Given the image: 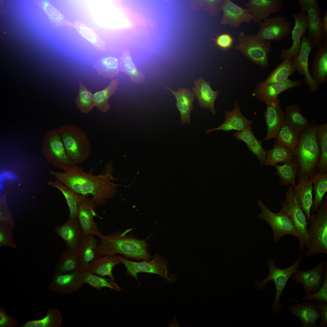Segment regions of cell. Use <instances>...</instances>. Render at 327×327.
I'll list each match as a JSON object with an SVG mask.
<instances>
[{
    "label": "cell",
    "instance_id": "44dd1931",
    "mask_svg": "<svg viewBox=\"0 0 327 327\" xmlns=\"http://www.w3.org/2000/svg\"><path fill=\"white\" fill-rule=\"evenodd\" d=\"M221 9L223 11L220 21L222 25H229L237 28L243 22L249 23L252 21V16L247 8L240 7L230 0L223 1Z\"/></svg>",
    "mask_w": 327,
    "mask_h": 327
},
{
    "label": "cell",
    "instance_id": "ab89813d",
    "mask_svg": "<svg viewBox=\"0 0 327 327\" xmlns=\"http://www.w3.org/2000/svg\"><path fill=\"white\" fill-rule=\"evenodd\" d=\"M62 321V315L57 309H48L44 318L37 320L27 321L20 325L19 327H60Z\"/></svg>",
    "mask_w": 327,
    "mask_h": 327
},
{
    "label": "cell",
    "instance_id": "11a10c76",
    "mask_svg": "<svg viewBox=\"0 0 327 327\" xmlns=\"http://www.w3.org/2000/svg\"><path fill=\"white\" fill-rule=\"evenodd\" d=\"M19 322L17 319L8 315L4 307H0V327H16Z\"/></svg>",
    "mask_w": 327,
    "mask_h": 327
},
{
    "label": "cell",
    "instance_id": "c3c4849f",
    "mask_svg": "<svg viewBox=\"0 0 327 327\" xmlns=\"http://www.w3.org/2000/svg\"><path fill=\"white\" fill-rule=\"evenodd\" d=\"M79 92L75 102L80 111L87 114L95 107L93 94L81 82H79Z\"/></svg>",
    "mask_w": 327,
    "mask_h": 327
},
{
    "label": "cell",
    "instance_id": "2e32d148",
    "mask_svg": "<svg viewBox=\"0 0 327 327\" xmlns=\"http://www.w3.org/2000/svg\"><path fill=\"white\" fill-rule=\"evenodd\" d=\"M295 25L291 32L293 41L291 46L288 49H282L280 56L284 60L288 58L297 57L301 48V40L302 35L306 34L308 29V19L307 14L301 12L293 13L292 15Z\"/></svg>",
    "mask_w": 327,
    "mask_h": 327
},
{
    "label": "cell",
    "instance_id": "91938a15",
    "mask_svg": "<svg viewBox=\"0 0 327 327\" xmlns=\"http://www.w3.org/2000/svg\"><path fill=\"white\" fill-rule=\"evenodd\" d=\"M322 42L327 43V9L322 13Z\"/></svg>",
    "mask_w": 327,
    "mask_h": 327
},
{
    "label": "cell",
    "instance_id": "f907efd6",
    "mask_svg": "<svg viewBox=\"0 0 327 327\" xmlns=\"http://www.w3.org/2000/svg\"><path fill=\"white\" fill-rule=\"evenodd\" d=\"M222 1L220 0H195L193 2V5L195 8L206 7L209 15L214 16L218 15L222 10Z\"/></svg>",
    "mask_w": 327,
    "mask_h": 327
},
{
    "label": "cell",
    "instance_id": "484cf974",
    "mask_svg": "<svg viewBox=\"0 0 327 327\" xmlns=\"http://www.w3.org/2000/svg\"><path fill=\"white\" fill-rule=\"evenodd\" d=\"M194 84L195 87L192 88L199 106L203 108L208 109L212 114H215L214 103L220 91L213 90L209 82L205 81L202 77L194 80Z\"/></svg>",
    "mask_w": 327,
    "mask_h": 327
},
{
    "label": "cell",
    "instance_id": "4dcf8cb0",
    "mask_svg": "<svg viewBox=\"0 0 327 327\" xmlns=\"http://www.w3.org/2000/svg\"><path fill=\"white\" fill-rule=\"evenodd\" d=\"M233 135L236 139L242 140L246 144L249 150L258 158L260 165H264L266 151L262 145L263 140H259L257 139L252 130L251 126L243 131L234 132Z\"/></svg>",
    "mask_w": 327,
    "mask_h": 327
},
{
    "label": "cell",
    "instance_id": "5bb4252c",
    "mask_svg": "<svg viewBox=\"0 0 327 327\" xmlns=\"http://www.w3.org/2000/svg\"><path fill=\"white\" fill-rule=\"evenodd\" d=\"M83 270L62 274L54 275L48 285V289L57 293L68 295L75 293L81 289Z\"/></svg>",
    "mask_w": 327,
    "mask_h": 327
},
{
    "label": "cell",
    "instance_id": "74e56055",
    "mask_svg": "<svg viewBox=\"0 0 327 327\" xmlns=\"http://www.w3.org/2000/svg\"><path fill=\"white\" fill-rule=\"evenodd\" d=\"M273 148L266 151L264 165L266 166H275L278 163H286L293 160L294 154L281 144L277 140L275 141Z\"/></svg>",
    "mask_w": 327,
    "mask_h": 327
},
{
    "label": "cell",
    "instance_id": "d6a6232c",
    "mask_svg": "<svg viewBox=\"0 0 327 327\" xmlns=\"http://www.w3.org/2000/svg\"><path fill=\"white\" fill-rule=\"evenodd\" d=\"M47 183L49 186L55 187L60 190L65 197L69 210V219L78 217L80 205L88 197L75 193L56 179L48 181Z\"/></svg>",
    "mask_w": 327,
    "mask_h": 327
},
{
    "label": "cell",
    "instance_id": "6f0895ef",
    "mask_svg": "<svg viewBox=\"0 0 327 327\" xmlns=\"http://www.w3.org/2000/svg\"><path fill=\"white\" fill-rule=\"evenodd\" d=\"M317 307L319 309L321 320L319 322V327H326L327 325V303L324 301H316Z\"/></svg>",
    "mask_w": 327,
    "mask_h": 327
},
{
    "label": "cell",
    "instance_id": "60d3db41",
    "mask_svg": "<svg viewBox=\"0 0 327 327\" xmlns=\"http://www.w3.org/2000/svg\"><path fill=\"white\" fill-rule=\"evenodd\" d=\"M83 283L89 284L95 289L99 291L104 287H107L118 292L122 290L115 282V279L93 274L83 270Z\"/></svg>",
    "mask_w": 327,
    "mask_h": 327
},
{
    "label": "cell",
    "instance_id": "db71d44e",
    "mask_svg": "<svg viewBox=\"0 0 327 327\" xmlns=\"http://www.w3.org/2000/svg\"><path fill=\"white\" fill-rule=\"evenodd\" d=\"M0 221L5 223L14 228L15 224L7 203V194L4 193L0 200Z\"/></svg>",
    "mask_w": 327,
    "mask_h": 327
},
{
    "label": "cell",
    "instance_id": "1f68e13d",
    "mask_svg": "<svg viewBox=\"0 0 327 327\" xmlns=\"http://www.w3.org/2000/svg\"><path fill=\"white\" fill-rule=\"evenodd\" d=\"M301 107L296 104L285 107L284 123L299 137L311 122L301 112Z\"/></svg>",
    "mask_w": 327,
    "mask_h": 327
},
{
    "label": "cell",
    "instance_id": "d4e9b609",
    "mask_svg": "<svg viewBox=\"0 0 327 327\" xmlns=\"http://www.w3.org/2000/svg\"><path fill=\"white\" fill-rule=\"evenodd\" d=\"M313 61L309 69L313 80L318 85L327 82V43L322 42L313 54Z\"/></svg>",
    "mask_w": 327,
    "mask_h": 327
},
{
    "label": "cell",
    "instance_id": "ee69618b",
    "mask_svg": "<svg viewBox=\"0 0 327 327\" xmlns=\"http://www.w3.org/2000/svg\"><path fill=\"white\" fill-rule=\"evenodd\" d=\"M275 167L276 170L275 174L279 178L280 185L288 187L292 186L293 187L296 186L295 180L297 176L298 167L293 160L281 165L276 164Z\"/></svg>",
    "mask_w": 327,
    "mask_h": 327
},
{
    "label": "cell",
    "instance_id": "f5cc1de1",
    "mask_svg": "<svg viewBox=\"0 0 327 327\" xmlns=\"http://www.w3.org/2000/svg\"><path fill=\"white\" fill-rule=\"evenodd\" d=\"M48 11L52 24L55 27H61L65 25L74 27V23L68 20L61 14L52 6L49 5Z\"/></svg>",
    "mask_w": 327,
    "mask_h": 327
},
{
    "label": "cell",
    "instance_id": "f6af8a7d",
    "mask_svg": "<svg viewBox=\"0 0 327 327\" xmlns=\"http://www.w3.org/2000/svg\"><path fill=\"white\" fill-rule=\"evenodd\" d=\"M119 84L118 80L112 78L109 84L103 90L93 94L95 107L101 112L106 113L110 109L111 105L108 100L116 91Z\"/></svg>",
    "mask_w": 327,
    "mask_h": 327
},
{
    "label": "cell",
    "instance_id": "3957f363",
    "mask_svg": "<svg viewBox=\"0 0 327 327\" xmlns=\"http://www.w3.org/2000/svg\"><path fill=\"white\" fill-rule=\"evenodd\" d=\"M318 124L313 121L299 137L293 160L298 167L296 181L317 171L320 153L317 137Z\"/></svg>",
    "mask_w": 327,
    "mask_h": 327
},
{
    "label": "cell",
    "instance_id": "f35d334b",
    "mask_svg": "<svg viewBox=\"0 0 327 327\" xmlns=\"http://www.w3.org/2000/svg\"><path fill=\"white\" fill-rule=\"evenodd\" d=\"M120 58V72L127 74L134 83L139 84L144 82L146 76L136 66L128 49L123 51Z\"/></svg>",
    "mask_w": 327,
    "mask_h": 327
},
{
    "label": "cell",
    "instance_id": "52a82bcc",
    "mask_svg": "<svg viewBox=\"0 0 327 327\" xmlns=\"http://www.w3.org/2000/svg\"><path fill=\"white\" fill-rule=\"evenodd\" d=\"M235 47L254 64L263 68L269 66L268 55L271 51V41L263 40L256 34L246 35L241 32Z\"/></svg>",
    "mask_w": 327,
    "mask_h": 327
},
{
    "label": "cell",
    "instance_id": "277c9868",
    "mask_svg": "<svg viewBox=\"0 0 327 327\" xmlns=\"http://www.w3.org/2000/svg\"><path fill=\"white\" fill-rule=\"evenodd\" d=\"M67 155L75 164L82 163L89 157L91 147L88 137L81 128L67 124L58 128Z\"/></svg>",
    "mask_w": 327,
    "mask_h": 327
},
{
    "label": "cell",
    "instance_id": "e575fe53",
    "mask_svg": "<svg viewBox=\"0 0 327 327\" xmlns=\"http://www.w3.org/2000/svg\"><path fill=\"white\" fill-rule=\"evenodd\" d=\"M313 185L314 197L310 208V212L315 213L319 209L323 197L327 190V174L317 171L309 177Z\"/></svg>",
    "mask_w": 327,
    "mask_h": 327
},
{
    "label": "cell",
    "instance_id": "6da1fadb",
    "mask_svg": "<svg viewBox=\"0 0 327 327\" xmlns=\"http://www.w3.org/2000/svg\"><path fill=\"white\" fill-rule=\"evenodd\" d=\"M64 172L49 171L50 174L75 193L84 196L91 195L97 206H103L112 199L117 192L118 185L112 182L117 180L112 175L111 161L107 164L102 173L94 175L85 172L82 167L75 164L64 170Z\"/></svg>",
    "mask_w": 327,
    "mask_h": 327
},
{
    "label": "cell",
    "instance_id": "8fae6325",
    "mask_svg": "<svg viewBox=\"0 0 327 327\" xmlns=\"http://www.w3.org/2000/svg\"><path fill=\"white\" fill-rule=\"evenodd\" d=\"M258 203L261 212L256 216L264 220L271 228L274 243L286 235L292 236L299 239V235L294 225L285 213L279 210L278 213L272 211L260 200H258Z\"/></svg>",
    "mask_w": 327,
    "mask_h": 327
},
{
    "label": "cell",
    "instance_id": "681fc988",
    "mask_svg": "<svg viewBox=\"0 0 327 327\" xmlns=\"http://www.w3.org/2000/svg\"><path fill=\"white\" fill-rule=\"evenodd\" d=\"M8 224L0 221V246H7L17 249L13 239L12 228Z\"/></svg>",
    "mask_w": 327,
    "mask_h": 327
},
{
    "label": "cell",
    "instance_id": "30bf717a",
    "mask_svg": "<svg viewBox=\"0 0 327 327\" xmlns=\"http://www.w3.org/2000/svg\"><path fill=\"white\" fill-rule=\"evenodd\" d=\"M121 260V263L126 268L127 274L134 277L138 282L137 274L139 272L158 274L171 284L174 283L176 281V276L170 274L167 269V261L159 254L154 255L151 260L146 259L136 262L127 260L122 256Z\"/></svg>",
    "mask_w": 327,
    "mask_h": 327
},
{
    "label": "cell",
    "instance_id": "680465c9",
    "mask_svg": "<svg viewBox=\"0 0 327 327\" xmlns=\"http://www.w3.org/2000/svg\"><path fill=\"white\" fill-rule=\"evenodd\" d=\"M298 2L301 8L300 12L304 14H307L311 7L319 5L317 0H298Z\"/></svg>",
    "mask_w": 327,
    "mask_h": 327
},
{
    "label": "cell",
    "instance_id": "8d00e7d4",
    "mask_svg": "<svg viewBox=\"0 0 327 327\" xmlns=\"http://www.w3.org/2000/svg\"><path fill=\"white\" fill-rule=\"evenodd\" d=\"M98 242L94 236L84 239L76 251L81 269H84L90 262L96 258L95 250Z\"/></svg>",
    "mask_w": 327,
    "mask_h": 327
},
{
    "label": "cell",
    "instance_id": "bcb514c9",
    "mask_svg": "<svg viewBox=\"0 0 327 327\" xmlns=\"http://www.w3.org/2000/svg\"><path fill=\"white\" fill-rule=\"evenodd\" d=\"M73 27L80 35L96 49L103 51L106 50V44L104 41L94 30L82 21L76 20L74 23Z\"/></svg>",
    "mask_w": 327,
    "mask_h": 327
},
{
    "label": "cell",
    "instance_id": "7a4b0ae2",
    "mask_svg": "<svg viewBox=\"0 0 327 327\" xmlns=\"http://www.w3.org/2000/svg\"><path fill=\"white\" fill-rule=\"evenodd\" d=\"M132 229L98 236L99 241L95 250L96 258L107 255L120 254L137 260L152 259L148 251L149 246L146 240L139 239L131 234H127Z\"/></svg>",
    "mask_w": 327,
    "mask_h": 327
},
{
    "label": "cell",
    "instance_id": "9f6ffc18",
    "mask_svg": "<svg viewBox=\"0 0 327 327\" xmlns=\"http://www.w3.org/2000/svg\"><path fill=\"white\" fill-rule=\"evenodd\" d=\"M215 44L224 50L230 48L233 43V38L228 33H223L218 35L214 40Z\"/></svg>",
    "mask_w": 327,
    "mask_h": 327
},
{
    "label": "cell",
    "instance_id": "836d02e7",
    "mask_svg": "<svg viewBox=\"0 0 327 327\" xmlns=\"http://www.w3.org/2000/svg\"><path fill=\"white\" fill-rule=\"evenodd\" d=\"M80 269L77 251L66 247L57 263L53 275L70 273Z\"/></svg>",
    "mask_w": 327,
    "mask_h": 327
},
{
    "label": "cell",
    "instance_id": "816d5d0a",
    "mask_svg": "<svg viewBox=\"0 0 327 327\" xmlns=\"http://www.w3.org/2000/svg\"><path fill=\"white\" fill-rule=\"evenodd\" d=\"M303 301L316 299L327 302V263L325 262V276L320 289L316 292L305 295L302 297Z\"/></svg>",
    "mask_w": 327,
    "mask_h": 327
},
{
    "label": "cell",
    "instance_id": "cb8c5ba5",
    "mask_svg": "<svg viewBox=\"0 0 327 327\" xmlns=\"http://www.w3.org/2000/svg\"><path fill=\"white\" fill-rule=\"evenodd\" d=\"M225 120L223 123L217 127L206 130L208 134L215 130H224L227 132L232 130L240 132L246 129L253 123L252 120L246 118L241 112L238 102L235 101L233 109L224 112Z\"/></svg>",
    "mask_w": 327,
    "mask_h": 327
},
{
    "label": "cell",
    "instance_id": "f546056e",
    "mask_svg": "<svg viewBox=\"0 0 327 327\" xmlns=\"http://www.w3.org/2000/svg\"><path fill=\"white\" fill-rule=\"evenodd\" d=\"M121 256L107 255L97 258L90 262L84 270L93 274L115 278L112 270L115 266L121 263Z\"/></svg>",
    "mask_w": 327,
    "mask_h": 327
},
{
    "label": "cell",
    "instance_id": "9c48e42d",
    "mask_svg": "<svg viewBox=\"0 0 327 327\" xmlns=\"http://www.w3.org/2000/svg\"><path fill=\"white\" fill-rule=\"evenodd\" d=\"M42 151L48 162L58 169L64 170L75 164L68 156L58 128L52 129L46 134Z\"/></svg>",
    "mask_w": 327,
    "mask_h": 327
},
{
    "label": "cell",
    "instance_id": "5b68a950",
    "mask_svg": "<svg viewBox=\"0 0 327 327\" xmlns=\"http://www.w3.org/2000/svg\"><path fill=\"white\" fill-rule=\"evenodd\" d=\"M308 232L310 245L305 252L306 257L312 258L318 253L327 254V200L323 199L319 209L311 214Z\"/></svg>",
    "mask_w": 327,
    "mask_h": 327
},
{
    "label": "cell",
    "instance_id": "83f0119b",
    "mask_svg": "<svg viewBox=\"0 0 327 327\" xmlns=\"http://www.w3.org/2000/svg\"><path fill=\"white\" fill-rule=\"evenodd\" d=\"M308 31L306 35L307 40L314 47L322 43V15L319 5L311 7L308 11Z\"/></svg>",
    "mask_w": 327,
    "mask_h": 327
},
{
    "label": "cell",
    "instance_id": "4316f807",
    "mask_svg": "<svg viewBox=\"0 0 327 327\" xmlns=\"http://www.w3.org/2000/svg\"><path fill=\"white\" fill-rule=\"evenodd\" d=\"M309 177L306 176L302 177L293 188L297 201L305 213L308 225L309 224L310 210L313 200L312 183Z\"/></svg>",
    "mask_w": 327,
    "mask_h": 327
},
{
    "label": "cell",
    "instance_id": "7c38bea8",
    "mask_svg": "<svg viewBox=\"0 0 327 327\" xmlns=\"http://www.w3.org/2000/svg\"><path fill=\"white\" fill-rule=\"evenodd\" d=\"M259 23V29L256 35L262 39L271 41L284 39L292 30V23L286 16L280 15L267 18Z\"/></svg>",
    "mask_w": 327,
    "mask_h": 327
},
{
    "label": "cell",
    "instance_id": "7402d4cb",
    "mask_svg": "<svg viewBox=\"0 0 327 327\" xmlns=\"http://www.w3.org/2000/svg\"><path fill=\"white\" fill-rule=\"evenodd\" d=\"M55 233L65 242L66 247L77 251L84 238L78 217L69 219L54 228Z\"/></svg>",
    "mask_w": 327,
    "mask_h": 327
},
{
    "label": "cell",
    "instance_id": "d590c367",
    "mask_svg": "<svg viewBox=\"0 0 327 327\" xmlns=\"http://www.w3.org/2000/svg\"><path fill=\"white\" fill-rule=\"evenodd\" d=\"M93 67L99 75L113 78L120 72V58L109 56L100 58L94 63Z\"/></svg>",
    "mask_w": 327,
    "mask_h": 327
},
{
    "label": "cell",
    "instance_id": "ffe728a7",
    "mask_svg": "<svg viewBox=\"0 0 327 327\" xmlns=\"http://www.w3.org/2000/svg\"><path fill=\"white\" fill-rule=\"evenodd\" d=\"M264 117L267 127L266 136L263 140L269 141L276 138L284 122L285 112L280 106V100L278 98L272 100L266 104Z\"/></svg>",
    "mask_w": 327,
    "mask_h": 327
},
{
    "label": "cell",
    "instance_id": "7bdbcfd3",
    "mask_svg": "<svg viewBox=\"0 0 327 327\" xmlns=\"http://www.w3.org/2000/svg\"><path fill=\"white\" fill-rule=\"evenodd\" d=\"M316 137L320 153L317 171L327 174V123L318 124Z\"/></svg>",
    "mask_w": 327,
    "mask_h": 327
},
{
    "label": "cell",
    "instance_id": "b9f144b4",
    "mask_svg": "<svg viewBox=\"0 0 327 327\" xmlns=\"http://www.w3.org/2000/svg\"><path fill=\"white\" fill-rule=\"evenodd\" d=\"M296 71L293 57L283 60L270 73L266 79L263 81L267 84L284 81Z\"/></svg>",
    "mask_w": 327,
    "mask_h": 327
},
{
    "label": "cell",
    "instance_id": "e0dca14e",
    "mask_svg": "<svg viewBox=\"0 0 327 327\" xmlns=\"http://www.w3.org/2000/svg\"><path fill=\"white\" fill-rule=\"evenodd\" d=\"M96 206L91 198L88 197L80 205L78 218L84 238L98 236L102 234L94 220L97 216Z\"/></svg>",
    "mask_w": 327,
    "mask_h": 327
},
{
    "label": "cell",
    "instance_id": "4fadbf2b",
    "mask_svg": "<svg viewBox=\"0 0 327 327\" xmlns=\"http://www.w3.org/2000/svg\"><path fill=\"white\" fill-rule=\"evenodd\" d=\"M325 262H320L315 267L306 271L298 268L291 276L294 282L303 285L305 295L316 292L320 289L325 277Z\"/></svg>",
    "mask_w": 327,
    "mask_h": 327
},
{
    "label": "cell",
    "instance_id": "ba28073f",
    "mask_svg": "<svg viewBox=\"0 0 327 327\" xmlns=\"http://www.w3.org/2000/svg\"><path fill=\"white\" fill-rule=\"evenodd\" d=\"M292 186L289 187L285 192L286 199L280 203L279 210L285 213L294 225L299 236V251H302L310 245L308 232V223L305 214L301 209L296 199Z\"/></svg>",
    "mask_w": 327,
    "mask_h": 327
},
{
    "label": "cell",
    "instance_id": "d6986e66",
    "mask_svg": "<svg viewBox=\"0 0 327 327\" xmlns=\"http://www.w3.org/2000/svg\"><path fill=\"white\" fill-rule=\"evenodd\" d=\"M312 45L307 40L306 34L301 38V48L297 57H293V63L297 72L304 75V82L309 91L315 92L319 89V86L313 80L309 72V58L310 52L313 49Z\"/></svg>",
    "mask_w": 327,
    "mask_h": 327
},
{
    "label": "cell",
    "instance_id": "ac0fdd59",
    "mask_svg": "<svg viewBox=\"0 0 327 327\" xmlns=\"http://www.w3.org/2000/svg\"><path fill=\"white\" fill-rule=\"evenodd\" d=\"M305 301L296 302L289 305L288 309L290 312L300 320V327H319L317 325L320 317L316 304V301L309 300Z\"/></svg>",
    "mask_w": 327,
    "mask_h": 327
},
{
    "label": "cell",
    "instance_id": "f1b7e54d",
    "mask_svg": "<svg viewBox=\"0 0 327 327\" xmlns=\"http://www.w3.org/2000/svg\"><path fill=\"white\" fill-rule=\"evenodd\" d=\"M166 88L176 98V106L180 115V123L190 124V114L193 107V101L195 96L193 92L187 88H181L178 89L177 91L172 90L167 86Z\"/></svg>",
    "mask_w": 327,
    "mask_h": 327
},
{
    "label": "cell",
    "instance_id": "9a60e30c",
    "mask_svg": "<svg viewBox=\"0 0 327 327\" xmlns=\"http://www.w3.org/2000/svg\"><path fill=\"white\" fill-rule=\"evenodd\" d=\"M303 82L297 79L292 81L289 79L281 82L267 84L263 81L258 82L253 94V96L265 104L274 99L278 98L279 94L289 89L299 88Z\"/></svg>",
    "mask_w": 327,
    "mask_h": 327
},
{
    "label": "cell",
    "instance_id": "8992f818",
    "mask_svg": "<svg viewBox=\"0 0 327 327\" xmlns=\"http://www.w3.org/2000/svg\"><path fill=\"white\" fill-rule=\"evenodd\" d=\"M302 259L303 257L300 256L290 266L284 269H280L276 266L274 259L271 258L266 263L267 265L269 268L268 276L263 280L254 282V285L258 288L263 290L268 282L270 281L274 282L276 291L271 310L275 314H278L282 309L283 306L280 303L282 293L289 279L299 268Z\"/></svg>",
    "mask_w": 327,
    "mask_h": 327
},
{
    "label": "cell",
    "instance_id": "7dc6e473",
    "mask_svg": "<svg viewBox=\"0 0 327 327\" xmlns=\"http://www.w3.org/2000/svg\"><path fill=\"white\" fill-rule=\"evenodd\" d=\"M299 137L285 123L282 125L276 138L282 145L295 153Z\"/></svg>",
    "mask_w": 327,
    "mask_h": 327
},
{
    "label": "cell",
    "instance_id": "603a6c76",
    "mask_svg": "<svg viewBox=\"0 0 327 327\" xmlns=\"http://www.w3.org/2000/svg\"><path fill=\"white\" fill-rule=\"evenodd\" d=\"M245 5L252 16V20L257 23L282 10L283 3L282 0H249Z\"/></svg>",
    "mask_w": 327,
    "mask_h": 327
}]
</instances>
